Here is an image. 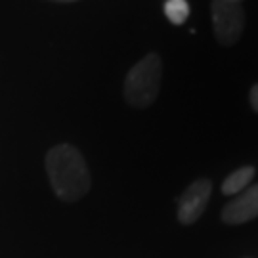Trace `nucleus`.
Masks as SVG:
<instances>
[{"mask_svg":"<svg viewBox=\"0 0 258 258\" xmlns=\"http://www.w3.org/2000/svg\"><path fill=\"white\" fill-rule=\"evenodd\" d=\"M46 172L54 194L67 203L79 201L90 191V172L81 151L69 146L59 144L48 151Z\"/></svg>","mask_w":258,"mask_h":258,"instance_id":"obj_1","label":"nucleus"},{"mask_svg":"<svg viewBox=\"0 0 258 258\" xmlns=\"http://www.w3.org/2000/svg\"><path fill=\"white\" fill-rule=\"evenodd\" d=\"M163 61L159 54L144 55L124 79V100L136 109H146L157 100L161 90Z\"/></svg>","mask_w":258,"mask_h":258,"instance_id":"obj_2","label":"nucleus"},{"mask_svg":"<svg viewBox=\"0 0 258 258\" xmlns=\"http://www.w3.org/2000/svg\"><path fill=\"white\" fill-rule=\"evenodd\" d=\"M212 31L222 46H233L245 29V12L241 4L230 0H212Z\"/></svg>","mask_w":258,"mask_h":258,"instance_id":"obj_3","label":"nucleus"},{"mask_svg":"<svg viewBox=\"0 0 258 258\" xmlns=\"http://www.w3.org/2000/svg\"><path fill=\"white\" fill-rule=\"evenodd\" d=\"M212 194V184L207 178H199L178 195V220L189 226L201 218Z\"/></svg>","mask_w":258,"mask_h":258,"instance_id":"obj_4","label":"nucleus"},{"mask_svg":"<svg viewBox=\"0 0 258 258\" xmlns=\"http://www.w3.org/2000/svg\"><path fill=\"white\" fill-rule=\"evenodd\" d=\"M258 216V184L243 189L222 209V220L226 224H243Z\"/></svg>","mask_w":258,"mask_h":258,"instance_id":"obj_5","label":"nucleus"},{"mask_svg":"<svg viewBox=\"0 0 258 258\" xmlns=\"http://www.w3.org/2000/svg\"><path fill=\"white\" fill-rule=\"evenodd\" d=\"M254 166H241L237 170H233L222 184V194L226 195H235L241 194L243 189H247L250 184V180L254 178Z\"/></svg>","mask_w":258,"mask_h":258,"instance_id":"obj_6","label":"nucleus"},{"mask_svg":"<svg viewBox=\"0 0 258 258\" xmlns=\"http://www.w3.org/2000/svg\"><path fill=\"white\" fill-rule=\"evenodd\" d=\"M165 16L172 25H182L189 16V4L187 0H166Z\"/></svg>","mask_w":258,"mask_h":258,"instance_id":"obj_7","label":"nucleus"},{"mask_svg":"<svg viewBox=\"0 0 258 258\" xmlns=\"http://www.w3.org/2000/svg\"><path fill=\"white\" fill-rule=\"evenodd\" d=\"M249 100H250V107H252V109L258 113V84H254V86L250 88Z\"/></svg>","mask_w":258,"mask_h":258,"instance_id":"obj_8","label":"nucleus"},{"mask_svg":"<svg viewBox=\"0 0 258 258\" xmlns=\"http://www.w3.org/2000/svg\"><path fill=\"white\" fill-rule=\"evenodd\" d=\"M54 2H75V0H54Z\"/></svg>","mask_w":258,"mask_h":258,"instance_id":"obj_9","label":"nucleus"},{"mask_svg":"<svg viewBox=\"0 0 258 258\" xmlns=\"http://www.w3.org/2000/svg\"><path fill=\"white\" fill-rule=\"evenodd\" d=\"M230 2H235V4H241V2H243V0H230Z\"/></svg>","mask_w":258,"mask_h":258,"instance_id":"obj_10","label":"nucleus"}]
</instances>
